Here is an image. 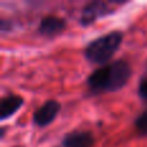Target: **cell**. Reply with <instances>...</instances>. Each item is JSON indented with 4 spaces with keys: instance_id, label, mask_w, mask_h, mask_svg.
I'll use <instances>...</instances> for the list:
<instances>
[{
    "instance_id": "1",
    "label": "cell",
    "mask_w": 147,
    "mask_h": 147,
    "mask_svg": "<svg viewBox=\"0 0 147 147\" xmlns=\"http://www.w3.org/2000/svg\"><path fill=\"white\" fill-rule=\"evenodd\" d=\"M130 75V65L127 61L119 59L94 70L86 79V85L92 94L117 92L128 83Z\"/></svg>"
},
{
    "instance_id": "7",
    "label": "cell",
    "mask_w": 147,
    "mask_h": 147,
    "mask_svg": "<svg viewBox=\"0 0 147 147\" xmlns=\"http://www.w3.org/2000/svg\"><path fill=\"white\" fill-rule=\"evenodd\" d=\"M23 98L16 94L7 96L0 101V120H5L13 116L18 110L22 107Z\"/></svg>"
},
{
    "instance_id": "9",
    "label": "cell",
    "mask_w": 147,
    "mask_h": 147,
    "mask_svg": "<svg viewBox=\"0 0 147 147\" xmlns=\"http://www.w3.org/2000/svg\"><path fill=\"white\" fill-rule=\"evenodd\" d=\"M138 96L141 97L142 101L147 102V76L141 80L140 86H138Z\"/></svg>"
},
{
    "instance_id": "3",
    "label": "cell",
    "mask_w": 147,
    "mask_h": 147,
    "mask_svg": "<svg viewBox=\"0 0 147 147\" xmlns=\"http://www.w3.org/2000/svg\"><path fill=\"white\" fill-rule=\"evenodd\" d=\"M112 12H114V9L110 7V3L101 1V0L92 1L83 8L81 17H80V25L86 27V26L94 23L99 18L111 14Z\"/></svg>"
},
{
    "instance_id": "6",
    "label": "cell",
    "mask_w": 147,
    "mask_h": 147,
    "mask_svg": "<svg viewBox=\"0 0 147 147\" xmlns=\"http://www.w3.org/2000/svg\"><path fill=\"white\" fill-rule=\"evenodd\" d=\"M94 138L90 132L75 130L65 136L62 141L63 147H93Z\"/></svg>"
},
{
    "instance_id": "4",
    "label": "cell",
    "mask_w": 147,
    "mask_h": 147,
    "mask_svg": "<svg viewBox=\"0 0 147 147\" xmlns=\"http://www.w3.org/2000/svg\"><path fill=\"white\" fill-rule=\"evenodd\" d=\"M59 110H61V103L54 99H49L36 110L32 120L38 127H47L52 124V121H54Z\"/></svg>"
},
{
    "instance_id": "8",
    "label": "cell",
    "mask_w": 147,
    "mask_h": 147,
    "mask_svg": "<svg viewBox=\"0 0 147 147\" xmlns=\"http://www.w3.org/2000/svg\"><path fill=\"white\" fill-rule=\"evenodd\" d=\"M134 127H136V130H137L141 136H147V110H145V111L136 119Z\"/></svg>"
},
{
    "instance_id": "2",
    "label": "cell",
    "mask_w": 147,
    "mask_h": 147,
    "mask_svg": "<svg viewBox=\"0 0 147 147\" xmlns=\"http://www.w3.org/2000/svg\"><path fill=\"white\" fill-rule=\"evenodd\" d=\"M121 31H111L103 36L92 40L84 49V56L89 62L96 65H107L123 43Z\"/></svg>"
},
{
    "instance_id": "5",
    "label": "cell",
    "mask_w": 147,
    "mask_h": 147,
    "mask_svg": "<svg viewBox=\"0 0 147 147\" xmlns=\"http://www.w3.org/2000/svg\"><path fill=\"white\" fill-rule=\"evenodd\" d=\"M65 28H66V21L63 18L56 17V16H47L40 21L38 31L43 36L54 38L63 32Z\"/></svg>"
}]
</instances>
